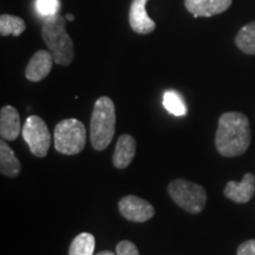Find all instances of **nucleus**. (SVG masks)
Segmentation results:
<instances>
[{
  "mask_svg": "<svg viewBox=\"0 0 255 255\" xmlns=\"http://www.w3.org/2000/svg\"><path fill=\"white\" fill-rule=\"evenodd\" d=\"M251 127L246 115L225 113L219 120L215 145L225 157H237L247 151L251 144Z\"/></svg>",
  "mask_w": 255,
  "mask_h": 255,
  "instance_id": "f257e3e1",
  "label": "nucleus"
},
{
  "mask_svg": "<svg viewBox=\"0 0 255 255\" xmlns=\"http://www.w3.org/2000/svg\"><path fill=\"white\" fill-rule=\"evenodd\" d=\"M41 37L49 47L56 64L68 66L75 57L71 37L66 32V19L60 14L45 18L41 27Z\"/></svg>",
  "mask_w": 255,
  "mask_h": 255,
  "instance_id": "f03ea898",
  "label": "nucleus"
},
{
  "mask_svg": "<svg viewBox=\"0 0 255 255\" xmlns=\"http://www.w3.org/2000/svg\"><path fill=\"white\" fill-rule=\"evenodd\" d=\"M116 130V111L111 98L102 96L96 101L90 121V138L94 149L98 151L108 148Z\"/></svg>",
  "mask_w": 255,
  "mask_h": 255,
  "instance_id": "7ed1b4c3",
  "label": "nucleus"
},
{
  "mask_svg": "<svg viewBox=\"0 0 255 255\" xmlns=\"http://www.w3.org/2000/svg\"><path fill=\"white\" fill-rule=\"evenodd\" d=\"M55 149L63 155H76L84 149L87 143V129L81 121L68 119L56 126Z\"/></svg>",
  "mask_w": 255,
  "mask_h": 255,
  "instance_id": "20e7f679",
  "label": "nucleus"
},
{
  "mask_svg": "<svg viewBox=\"0 0 255 255\" xmlns=\"http://www.w3.org/2000/svg\"><path fill=\"white\" fill-rule=\"evenodd\" d=\"M168 193L178 207L190 214H199L205 209L207 193L200 184L177 178L169 183Z\"/></svg>",
  "mask_w": 255,
  "mask_h": 255,
  "instance_id": "39448f33",
  "label": "nucleus"
},
{
  "mask_svg": "<svg viewBox=\"0 0 255 255\" xmlns=\"http://www.w3.org/2000/svg\"><path fill=\"white\" fill-rule=\"evenodd\" d=\"M21 133L32 154L37 157H45L51 145V135L46 123L39 116L31 115L27 117Z\"/></svg>",
  "mask_w": 255,
  "mask_h": 255,
  "instance_id": "423d86ee",
  "label": "nucleus"
},
{
  "mask_svg": "<svg viewBox=\"0 0 255 255\" xmlns=\"http://www.w3.org/2000/svg\"><path fill=\"white\" fill-rule=\"evenodd\" d=\"M119 209L124 219L132 222H145L155 215V209L151 203L133 195H128L121 199Z\"/></svg>",
  "mask_w": 255,
  "mask_h": 255,
  "instance_id": "0eeeda50",
  "label": "nucleus"
},
{
  "mask_svg": "<svg viewBox=\"0 0 255 255\" xmlns=\"http://www.w3.org/2000/svg\"><path fill=\"white\" fill-rule=\"evenodd\" d=\"M148 0H132L130 5L129 23L136 33L148 34L156 28V24L146 13Z\"/></svg>",
  "mask_w": 255,
  "mask_h": 255,
  "instance_id": "6e6552de",
  "label": "nucleus"
},
{
  "mask_svg": "<svg viewBox=\"0 0 255 255\" xmlns=\"http://www.w3.org/2000/svg\"><path fill=\"white\" fill-rule=\"evenodd\" d=\"M53 62L55 60H53V57L50 51H37L27 64L26 70H25V76L31 82L43 81L51 72Z\"/></svg>",
  "mask_w": 255,
  "mask_h": 255,
  "instance_id": "1a4fd4ad",
  "label": "nucleus"
},
{
  "mask_svg": "<svg viewBox=\"0 0 255 255\" xmlns=\"http://www.w3.org/2000/svg\"><path fill=\"white\" fill-rule=\"evenodd\" d=\"M225 196L237 203H247L255 194V176L247 173L241 182L229 181L225 188Z\"/></svg>",
  "mask_w": 255,
  "mask_h": 255,
  "instance_id": "9d476101",
  "label": "nucleus"
},
{
  "mask_svg": "<svg viewBox=\"0 0 255 255\" xmlns=\"http://www.w3.org/2000/svg\"><path fill=\"white\" fill-rule=\"evenodd\" d=\"M184 5L194 17H212L227 11L232 0H184Z\"/></svg>",
  "mask_w": 255,
  "mask_h": 255,
  "instance_id": "9b49d317",
  "label": "nucleus"
},
{
  "mask_svg": "<svg viewBox=\"0 0 255 255\" xmlns=\"http://www.w3.org/2000/svg\"><path fill=\"white\" fill-rule=\"evenodd\" d=\"M21 131L20 116L12 105H6L0 111V136L5 141H14Z\"/></svg>",
  "mask_w": 255,
  "mask_h": 255,
  "instance_id": "f8f14e48",
  "label": "nucleus"
},
{
  "mask_svg": "<svg viewBox=\"0 0 255 255\" xmlns=\"http://www.w3.org/2000/svg\"><path fill=\"white\" fill-rule=\"evenodd\" d=\"M136 154V141L131 135H122L116 143L113 163L117 169H124L131 163Z\"/></svg>",
  "mask_w": 255,
  "mask_h": 255,
  "instance_id": "ddd939ff",
  "label": "nucleus"
},
{
  "mask_svg": "<svg viewBox=\"0 0 255 255\" xmlns=\"http://www.w3.org/2000/svg\"><path fill=\"white\" fill-rule=\"evenodd\" d=\"M21 170L20 161L17 158L14 151L5 143L0 142V171L7 177H17Z\"/></svg>",
  "mask_w": 255,
  "mask_h": 255,
  "instance_id": "4468645a",
  "label": "nucleus"
},
{
  "mask_svg": "<svg viewBox=\"0 0 255 255\" xmlns=\"http://www.w3.org/2000/svg\"><path fill=\"white\" fill-rule=\"evenodd\" d=\"M235 44L244 53L255 55V21L245 25L239 31Z\"/></svg>",
  "mask_w": 255,
  "mask_h": 255,
  "instance_id": "2eb2a0df",
  "label": "nucleus"
},
{
  "mask_svg": "<svg viewBox=\"0 0 255 255\" xmlns=\"http://www.w3.org/2000/svg\"><path fill=\"white\" fill-rule=\"evenodd\" d=\"M95 237L90 233H81L71 242L69 255H94Z\"/></svg>",
  "mask_w": 255,
  "mask_h": 255,
  "instance_id": "dca6fc26",
  "label": "nucleus"
},
{
  "mask_svg": "<svg viewBox=\"0 0 255 255\" xmlns=\"http://www.w3.org/2000/svg\"><path fill=\"white\" fill-rule=\"evenodd\" d=\"M26 28V24L21 18L11 14H2L0 17V34L5 36H20Z\"/></svg>",
  "mask_w": 255,
  "mask_h": 255,
  "instance_id": "f3484780",
  "label": "nucleus"
},
{
  "mask_svg": "<svg viewBox=\"0 0 255 255\" xmlns=\"http://www.w3.org/2000/svg\"><path fill=\"white\" fill-rule=\"evenodd\" d=\"M163 105L165 110L174 116H184L187 114V107L183 98L178 92L168 90L164 92Z\"/></svg>",
  "mask_w": 255,
  "mask_h": 255,
  "instance_id": "a211bd4d",
  "label": "nucleus"
},
{
  "mask_svg": "<svg viewBox=\"0 0 255 255\" xmlns=\"http://www.w3.org/2000/svg\"><path fill=\"white\" fill-rule=\"evenodd\" d=\"M59 6V0H37L36 1L38 13L44 15L45 18L58 13Z\"/></svg>",
  "mask_w": 255,
  "mask_h": 255,
  "instance_id": "6ab92c4d",
  "label": "nucleus"
},
{
  "mask_svg": "<svg viewBox=\"0 0 255 255\" xmlns=\"http://www.w3.org/2000/svg\"><path fill=\"white\" fill-rule=\"evenodd\" d=\"M117 255H139V252L131 241L123 240L116 246Z\"/></svg>",
  "mask_w": 255,
  "mask_h": 255,
  "instance_id": "aec40b11",
  "label": "nucleus"
},
{
  "mask_svg": "<svg viewBox=\"0 0 255 255\" xmlns=\"http://www.w3.org/2000/svg\"><path fill=\"white\" fill-rule=\"evenodd\" d=\"M238 255H255V240H248L238 248Z\"/></svg>",
  "mask_w": 255,
  "mask_h": 255,
  "instance_id": "412c9836",
  "label": "nucleus"
},
{
  "mask_svg": "<svg viewBox=\"0 0 255 255\" xmlns=\"http://www.w3.org/2000/svg\"><path fill=\"white\" fill-rule=\"evenodd\" d=\"M96 255H117V254H115L114 252H111V251H102V252H100V253L96 254Z\"/></svg>",
  "mask_w": 255,
  "mask_h": 255,
  "instance_id": "4be33fe9",
  "label": "nucleus"
},
{
  "mask_svg": "<svg viewBox=\"0 0 255 255\" xmlns=\"http://www.w3.org/2000/svg\"><path fill=\"white\" fill-rule=\"evenodd\" d=\"M65 19H66V20H69V21H73V20H75V17H73L72 14H66Z\"/></svg>",
  "mask_w": 255,
  "mask_h": 255,
  "instance_id": "5701e85b",
  "label": "nucleus"
}]
</instances>
